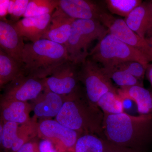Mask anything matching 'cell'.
Segmentation results:
<instances>
[{
    "label": "cell",
    "instance_id": "cell-1",
    "mask_svg": "<svg viewBox=\"0 0 152 152\" xmlns=\"http://www.w3.org/2000/svg\"><path fill=\"white\" fill-rule=\"evenodd\" d=\"M102 127L106 140L118 145L145 151L152 142V114H104Z\"/></svg>",
    "mask_w": 152,
    "mask_h": 152
},
{
    "label": "cell",
    "instance_id": "cell-2",
    "mask_svg": "<svg viewBox=\"0 0 152 152\" xmlns=\"http://www.w3.org/2000/svg\"><path fill=\"white\" fill-rule=\"evenodd\" d=\"M64 97V104L55 120L81 135L93 134L106 139L103 130V113L83 96L79 87Z\"/></svg>",
    "mask_w": 152,
    "mask_h": 152
},
{
    "label": "cell",
    "instance_id": "cell-3",
    "mask_svg": "<svg viewBox=\"0 0 152 152\" xmlns=\"http://www.w3.org/2000/svg\"><path fill=\"white\" fill-rule=\"evenodd\" d=\"M69 60L65 46L46 39L25 44L22 56L26 75L43 79Z\"/></svg>",
    "mask_w": 152,
    "mask_h": 152
},
{
    "label": "cell",
    "instance_id": "cell-4",
    "mask_svg": "<svg viewBox=\"0 0 152 152\" xmlns=\"http://www.w3.org/2000/svg\"><path fill=\"white\" fill-rule=\"evenodd\" d=\"M108 30L100 22L90 20H75L65 45L69 60L76 64L86 61L90 53V45L96 40L102 39Z\"/></svg>",
    "mask_w": 152,
    "mask_h": 152
},
{
    "label": "cell",
    "instance_id": "cell-5",
    "mask_svg": "<svg viewBox=\"0 0 152 152\" xmlns=\"http://www.w3.org/2000/svg\"><path fill=\"white\" fill-rule=\"evenodd\" d=\"M89 56L103 68L128 61H136L145 66L150 63L140 52L109 32L98 41Z\"/></svg>",
    "mask_w": 152,
    "mask_h": 152
},
{
    "label": "cell",
    "instance_id": "cell-6",
    "mask_svg": "<svg viewBox=\"0 0 152 152\" xmlns=\"http://www.w3.org/2000/svg\"><path fill=\"white\" fill-rule=\"evenodd\" d=\"M80 65L79 80L84 85L87 99L94 105L97 106L98 101L106 93L118 91L99 64L87 59Z\"/></svg>",
    "mask_w": 152,
    "mask_h": 152
},
{
    "label": "cell",
    "instance_id": "cell-7",
    "mask_svg": "<svg viewBox=\"0 0 152 152\" xmlns=\"http://www.w3.org/2000/svg\"><path fill=\"white\" fill-rule=\"evenodd\" d=\"M99 21L108 32L134 48L137 50L152 62V46L145 38L141 37L128 27L124 20L118 18L104 11Z\"/></svg>",
    "mask_w": 152,
    "mask_h": 152
},
{
    "label": "cell",
    "instance_id": "cell-8",
    "mask_svg": "<svg viewBox=\"0 0 152 152\" xmlns=\"http://www.w3.org/2000/svg\"><path fill=\"white\" fill-rule=\"evenodd\" d=\"M81 135L56 120L47 119L38 123V137L51 141L60 152H74L76 142Z\"/></svg>",
    "mask_w": 152,
    "mask_h": 152
},
{
    "label": "cell",
    "instance_id": "cell-9",
    "mask_svg": "<svg viewBox=\"0 0 152 152\" xmlns=\"http://www.w3.org/2000/svg\"><path fill=\"white\" fill-rule=\"evenodd\" d=\"M78 66L69 60L62 64L45 78L47 88L63 96L73 92L78 88Z\"/></svg>",
    "mask_w": 152,
    "mask_h": 152
},
{
    "label": "cell",
    "instance_id": "cell-10",
    "mask_svg": "<svg viewBox=\"0 0 152 152\" xmlns=\"http://www.w3.org/2000/svg\"><path fill=\"white\" fill-rule=\"evenodd\" d=\"M45 79L23 75L7 85L3 98L22 102L34 100L45 89Z\"/></svg>",
    "mask_w": 152,
    "mask_h": 152
},
{
    "label": "cell",
    "instance_id": "cell-11",
    "mask_svg": "<svg viewBox=\"0 0 152 152\" xmlns=\"http://www.w3.org/2000/svg\"><path fill=\"white\" fill-rule=\"evenodd\" d=\"M58 8L75 20H99L104 10L96 2L87 0H59Z\"/></svg>",
    "mask_w": 152,
    "mask_h": 152
},
{
    "label": "cell",
    "instance_id": "cell-12",
    "mask_svg": "<svg viewBox=\"0 0 152 152\" xmlns=\"http://www.w3.org/2000/svg\"><path fill=\"white\" fill-rule=\"evenodd\" d=\"M25 45L23 37L15 28L12 22L5 19L1 20V48L22 64V56Z\"/></svg>",
    "mask_w": 152,
    "mask_h": 152
},
{
    "label": "cell",
    "instance_id": "cell-13",
    "mask_svg": "<svg viewBox=\"0 0 152 152\" xmlns=\"http://www.w3.org/2000/svg\"><path fill=\"white\" fill-rule=\"evenodd\" d=\"M75 20L57 8L52 14L48 28L42 39L65 46L69 37Z\"/></svg>",
    "mask_w": 152,
    "mask_h": 152
},
{
    "label": "cell",
    "instance_id": "cell-14",
    "mask_svg": "<svg viewBox=\"0 0 152 152\" xmlns=\"http://www.w3.org/2000/svg\"><path fill=\"white\" fill-rule=\"evenodd\" d=\"M52 14L24 18L13 23L15 28L23 37L34 42L42 39L48 28Z\"/></svg>",
    "mask_w": 152,
    "mask_h": 152
},
{
    "label": "cell",
    "instance_id": "cell-15",
    "mask_svg": "<svg viewBox=\"0 0 152 152\" xmlns=\"http://www.w3.org/2000/svg\"><path fill=\"white\" fill-rule=\"evenodd\" d=\"M34 102V105L32 106L34 113L33 118L47 119L57 116L64 104V97L46 87L45 89Z\"/></svg>",
    "mask_w": 152,
    "mask_h": 152
},
{
    "label": "cell",
    "instance_id": "cell-16",
    "mask_svg": "<svg viewBox=\"0 0 152 152\" xmlns=\"http://www.w3.org/2000/svg\"><path fill=\"white\" fill-rule=\"evenodd\" d=\"M124 20L132 31L141 37L145 38L152 26V2H142Z\"/></svg>",
    "mask_w": 152,
    "mask_h": 152
},
{
    "label": "cell",
    "instance_id": "cell-17",
    "mask_svg": "<svg viewBox=\"0 0 152 152\" xmlns=\"http://www.w3.org/2000/svg\"><path fill=\"white\" fill-rule=\"evenodd\" d=\"M32 109L28 102L2 98L1 102V119L23 124L31 120L29 114Z\"/></svg>",
    "mask_w": 152,
    "mask_h": 152
},
{
    "label": "cell",
    "instance_id": "cell-18",
    "mask_svg": "<svg viewBox=\"0 0 152 152\" xmlns=\"http://www.w3.org/2000/svg\"><path fill=\"white\" fill-rule=\"evenodd\" d=\"M118 92L124 101L130 100L134 102L140 115L152 114V92L143 86L120 88Z\"/></svg>",
    "mask_w": 152,
    "mask_h": 152
},
{
    "label": "cell",
    "instance_id": "cell-19",
    "mask_svg": "<svg viewBox=\"0 0 152 152\" xmlns=\"http://www.w3.org/2000/svg\"><path fill=\"white\" fill-rule=\"evenodd\" d=\"M23 65L0 49V86H7L24 75Z\"/></svg>",
    "mask_w": 152,
    "mask_h": 152
},
{
    "label": "cell",
    "instance_id": "cell-20",
    "mask_svg": "<svg viewBox=\"0 0 152 152\" xmlns=\"http://www.w3.org/2000/svg\"><path fill=\"white\" fill-rule=\"evenodd\" d=\"M38 136V123L33 118L27 122L19 125L16 137L11 151L17 152L22 146Z\"/></svg>",
    "mask_w": 152,
    "mask_h": 152
},
{
    "label": "cell",
    "instance_id": "cell-21",
    "mask_svg": "<svg viewBox=\"0 0 152 152\" xmlns=\"http://www.w3.org/2000/svg\"><path fill=\"white\" fill-rule=\"evenodd\" d=\"M124 101L118 91H110L101 97L97 105L104 114H120L124 113Z\"/></svg>",
    "mask_w": 152,
    "mask_h": 152
},
{
    "label": "cell",
    "instance_id": "cell-22",
    "mask_svg": "<svg viewBox=\"0 0 152 152\" xmlns=\"http://www.w3.org/2000/svg\"><path fill=\"white\" fill-rule=\"evenodd\" d=\"M104 139L93 134H85L79 137L74 152H104Z\"/></svg>",
    "mask_w": 152,
    "mask_h": 152
},
{
    "label": "cell",
    "instance_id": "cell-23",
    "mask_svg": "<svg viewBox=\"0 0 152 152\" xmlns=\"http://www.w3.org/2000/svg\"><path fill=\"white\" fill-rule=\"evenodd\" d=\"M59 0H31L30 1L24 18L39 16L53 14L58 6Z\"/></svg>",
    "mask_w": 152,
    "mask_h": 152
},
{
    "label": "cell",
    "instance_id": "cell-24",
    "mask_svg": "<svg viewBox=\"0 0 152 152\" xmlns=\"http://www.w3.org/2000/svg\"><path fill=\"white\" fill-rule=\"evenodd\" d=\"M102 69L107 75L120 88L134 86H143L142 82L139 80L126 71L114 67H102Z\"/></svg>",
    "mask_w": 152,
    "mask_h": 152
},
{
    "label": "cell",
    "instance_id": "cell-25",
    "mask_svg": "<svg viewBox=\"0 0 152 152\" xmlns=\"http://www.w3.org/2000/svg\"><path fill=\"white\" fill-rule=\"evenodd\" d=\"M142 1L140 0H106L107 8L112 14L125 18L132 11L140 5Z\"/></svg>",
    "mask_w": 152,
    "mask_h": 152
},
{
    "label": "cell",
    "instance_id": "cell-26",
    "mask_svg": "<svg viewBox=\"0 0 152 152\" xmlns=\"http://www.w3.org/2000/svg\"><path fill=\"white\" fill-rule=\"evenodd\" d=\"M2 135L0 143L6 150H11L16 137L19 124L10 121H4Z\"/></svg>",
    "mask_w": 152,
    "mask_h": 152
},
{
    "label": "cell",
    "instance_id": "cell-27",
    "mask_svg": "<svg viewBox=\"0 0 152 152\" xmlns=\"http://www.w3.org/2000/svg\"><path fill=\"white\" fill-rule=\"evenodd\" d=\"M126 71L139 80L142 82L145 75L147 66L136 61H128L110 67ZM110 68V67H107Z\"/></svg>",
    "mask_w": 152,
    "mask_h": 152
},
{
    "label": "cell",
    "instance_id": "cell-28",
    "mask_svg": "<svg viewBox=\"0 0 152 152\" xmlns=\"http://www.w3.org/2000/svg\"><path fill=\"white\" fill-rule=\"evenodd\" d=\"M30 0H15L12 13L10 15L11 21L15 23L20 18L23 16L26 10Z\"/></svg>",
    "mask_w": 152,
    "mask_h": 152
},
{
    "label": "cell",
    "instance_id": "cell-29",
    "mask_svg": "<svg viewBox=\"0 0 152 152\" xmlns=\"http://www.w3.org/2000/svg\"><path fill=\"white\" fill-rule=\"evenodd\" d=\"M104 152H145V151H140L118 145L105 139Z\"/></svg>",
    "mask_w": 152,
    "mask_h": 152
},
{
    "label": "cell",
    "instance_id": "cell-30",
    "mask_svg": "<svg viewBox=\"0 0 152 152\" xmlns=\"http://www.w3.org/2000/svg\"><path fill=\"white\" fill-rule=\"evenodd\" d=\"M39 147L40 152H60L54 144L48 140H42L39 143Z\"/></svg>",
    "mask_w": 152,
    "mask_h": 152
},
{
    "label": "cell",
    "instance_id": "cell-31",
    "mask_svg": "<svg viewBox=\"0 0 152 152\" xmlns=\"http://www.w3.org/2000/svg\"><path fill=\"white\" fill-rule=\"evenodd\" d=\"M17 152H40L39 143L32 140L22 146Z\"/></svg>",
    "mask_w": 152,
    "mask_h": 152
},
{
    "label": "cell",
    "instance_id": "cell-32",
    "mask_svg": "<svg viewBox=\"0 0 152 152\" xmlns=\"http://www.w3.org/2000/svg\"><path fill=\"white\" fill-rule=\"evenodd\" d=\"M10 0L0 1V17L1 20L5 19L8 14V8Z\"/></svg>",
    "mask_w": 152,
    "mask_h": 152
},
{
    "label": "cell",
    "instance_id": "cell-33",
    "mask_svg": "<svg viewBox=\"0 0 152 152\" xmlns=\"http://www.w3.org/2000/svg\"><path fill=\"white\" fill-rule=\"evenodd\" d=\"M145 75L152 87V62L149 63L147 66Z\"/></svg>",
    "mask_w": 152,
    "mask_h": 152
},
{
    "label": "cell",
    "instance_id": "cell-34",
    "mask_svg": "<svg viewBox=\"0 0 152 152\" xmlns=\"http://www.w3.org/2000/svg\"><path fill=\"white\" fill-rule=\"evenodd\" d=\"M145 39L148 41L149 42L152 46V26L146 34Z\"/></svg>",
    "mask_w": 152,
    "mask_h": 152
},
{
    "label": "cell",
    "instance_id": "cell-35",
    "mask_svg": "<svg viewBox=\"0 0 152 152\" xmlns=\"http://www.w3.org/2000/svg\"><path fill=\"white\" fill-rule=\"evenodd\" d=\"M151 1V2H152V1Z\"/></svg>",
    "mask_w": 152,
    "mask_h": 152
},
{
    "label": "cell",
    "instance_id": "cell-36",
    "mask_svg": "<svg viewBox=\"0 0 152 152\" xmlns=\"http://www.w3.org/2000/svg\"><path fill=\"white\" fill-rule=\"evenodd\" d=\"M151 92H152V91H151Z\"/></svg>",
    "mask_w": 152,
    "mask_h": 152
}]
</instances>
